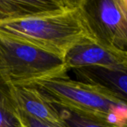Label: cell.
<instances>
[{
  "label": "cell",
  "instance_id": "7a4b0ae2",
  "mask_svg": "<svg viewBox=\"0 0 127 127\" xmlns=\"http://www.w3.org/2000/svg\"><path fill=\"white\" fill-rule=\"evenodd\" d=\"M32 86L56 107L109 127H127V103L112 92L67 77L36 80Z\"/></svg>",
  "mask_w": 127,
  "mask_h": 127
},
{
  "label": "cell",
  "instance_id": "8fae6325",
  "mask_svg": "<svg viewBox=\"0 0 127 127\" xmlns=\"http://www.w3.org/2000/svg\"><path fill=\"white\" fill-rule=\"evenodd\" d=\"M17 115L21 124V127H60L36 119L18 109Z\"/></svg>",
  "mask_w": 127,
  "mask_h": 127
},
{
  "label": "cell",
  "instance_id": "5b68a950",
  "mask_svg": "<svg viewBox=\"0 0 127 127\" xmlns=\"http://www.w3.org/2000/svg\"><path fill=\"white\" fill-rule=\"evenodd\" d=\"M68 70L85 67H102L127 71V52L96 38L83 40L72 47L64 57Z\"/></svg>",
  "mask_w": 127,
  "mask_h": 127
},
{
  "label": "cell",
  "instance_id": "7c38bea8",
  "mask_svg": "<svg viewBox=\"0 0 127 127\" xmlns=\"http://www.w3.org/2000/svg\"><path fill=\"white\" fill-rule=\"evenodd\" d=\"M0 96L5 97L15 103L12 96V87L9 86L7 83L5 81L4 78L1 74V70H0Z\"/></svg>",
  "mask_w": 127,
  "mask_h": 127
},
{
  "label": "cell",
  "instance_id": "3957f363",
  "mask_svg": "<svg viewBox=\"0 0 127 127\" xmlns=\"http://www.w3.org/2000/svg\"><path fill=\"white\" fill-rule=\"evenodd\" d=\"M0 70L11 87L26 86L36 80L68 76L63 58L1 35Z\"/></svg>",
  "mask_w": 127,
  "mask_h": 127
},
{
  "label": "cell",
  "instance_id": "52a82bcc",
  "mask_svg": "<svg viewBox=\"0 0 127 127\" xmlns=\"http://www.w3.org/2000/svg\"><path fill=\"white\" fill-rule=\"evenodd\" d=\"M81 3L82 0H0V22L46 15Z\"/></svg>",
  "mask_w": 127,
  "mask_h": 127
},
{
  "label": "cell",
  "instance_id": "9c48e42d",
  "mask_svg": "<svg viewBox=\"0 0 127 127\" xmlns=\"http://www.w3.org/2000/svg\"><path fill=\"white\" fill-rule=\"evenodd\" d=\"M0 127H21L16 103L2 96H0Z\"/></svg>",
  "mask_w": 127,
  "mask_h": 127
},
{
  "label": "cell",
  "instance_id": "277c9868",
  "mask_svg": "<svg viewBox=\"0 0 127 127\" xmlns=\"http://www.w3.org/2000/svg\"><path fill=\"white\" fill-rule=\"evenodd\" d=\"M82 10L97 39L127 51V0H83Z\"/></svg>",
  "mask_w": 127,
  "mask_h": 127
},
{
  "label": "cell",
  "instance_id": "8992f818",
  "mask_svg": "<svg viewBox=\"0 0 127 127\" xmlns=\"http://www.w3.org/2000/svg\"><path fill=\"white\" fill-rule=\"evenodd\" d=\"M12 96L17 109L40 121L68 127L60 110L51 103L38 89L32 86H13Z\"/></svg>",
  "mask_w": 127,
  "mask_h": 127
},
{
  "label": "cell",
  "instance_id": "ba28073f",
  "mask_svg": "<svg viewBox=\"0 0 127 127\" xmlns=\"http://www.w3.org/2000/svg\"><path fill=\"white\" fill-rule=\"evenodd\" d=\"M78 81L97 85L106 89L127 101L126 71L102 67H85L73 69Z\"/></svg>",
  "mask_w": 127,
  "mask_h": 127
},
{
  "label": "cell",
  "instance_id": "30bf717a",
  "mask_svg": "<svg viewBox=\"0 0 127 127\" xmlns=\"http://www.w3.org/2000/svg\"><path fill=\"white\" fill-rule=\"evenodd\" d=\"M59 109L60 110L63 121L68 127H109L74 112L65 109Z\"/></svg>",
  "mask_w": 127,
  "mask_h": 127
},
{
  "label": "cell",
  "instance_id": "6da1fadb",
  "mask_svg": "<svg viewBox=\"0 0 127 127\" xmlns=\"http://www.w3.org/2000/svg\"><path fill=\"white\" fill-rule=\"evenodd\" d=\"M74 7L25 19L1 22L0 35L31 45L64 59L67 52L85 39L95 38L82 10Z\"/></svg>",
  "mask_w": 127,
  "mask_h": 127
}]
</instances>
